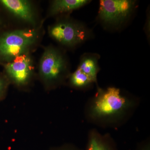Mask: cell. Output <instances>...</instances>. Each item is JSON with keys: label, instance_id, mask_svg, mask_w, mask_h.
<instances>
[{"label": "cell", "instance_id": "6", "mask_svg": "<svg viewBox=\"0 0 150 150\" xmlns=\"http://www.w3.org/2000/svg\"><path fill=\"white\" fill-rule=\"evenodd\" d=\"M6 72L15 83L21 85L27 83L32 72L31 60L28 56L22 54L5 66Z\"/></svg>", "mask_w": 150, "mask_h": 150}, {"label": "cell", "instance_id": "3", "mask_svg": "<svg viewBox=\"0 0 150 150\" xmlns=\"http://www.w3.org/2000/svg\"><path fill=\"white\" fill-rule=\"evenodd\" d=\"M134 6L133 1L102 0L100 2V18L108 24H119L129 17Z\"/></svg>", "mask_w": 150, "mask_h": 150}, {"label": "cell", "instance_id": "4", "mask_svg": "<svg viewBox=\"0 0 150 150\" xmlns=\"http://www.w3.org/2000/svg\"><path fill=\"white\" fill-rule=\"evenodd\" d=\"M126 105V100L121 96L119 89L109 88L97 98L93 111L98 116L110 115L121 111Z\"/></svg>", "mask_w": 150, "mask_h": 150}, {"label": "cell", "instance_id": "9", "mask_svg": "<svg viewBox=\"0 0 150 150\" xmlns=\"http://www.w3.org/2000/svg\"><path fill=\"white\" fill-rule=\"evenodd\" d=\"M78 69L96 81L97 74L98 71V63L96 57L94 55H85L81 60Z\"/></svg>", "mask_w": 150, "mask_h": 150}, {"label": "cell", "instance_id": "10", "mask_svg": "<svg viewBox=\"0 0 150 150\" xmlns=\"http://www.w3.org/2000/svg\"><path fill=\"white\" fill-rule=\"evenodd\" d=\"M71 82L73 86L79 88L83 87L94 82L91 78L78 68L71 76Z\"/></svg>", "mask_w": 150, "mask_h": 150}, {"label": "cell", "instance_id": "2", "mask_svg": "<svg viewBox=\"0 0 150 150\" xmlns=\"http://www.w3.org/2000/svg\"><path fill=\"white\" fill-rule=\"evenodd\" d=\"M51 37L58 42L68 46H74L83 42L88 33L81 25L72 22L64 21L58 23L49 29Z\"/></svg>", "mask_w": 150, "mask_h": 150}, {"label": "cell", "instance_id": "8", "mask_svg": "<svg viewBox=\"0 0 150 150\" xmlns=\"http://www.w3.org/2000/svg\"><path fill=\"white\" fill-rule=\"evenodd\" d=\"M88 0H57L53 2L51 13L56 14L76 9L88 4Z\"/></svg>", "mask_w": 150, "mask_h": 150}, {"label": "cell", "instance_id": "11", "mask_svg": "<svg viewBox=\"0 0 150 150\" xmlns=\"http://www.w3.org/2000/svg\"><path fill=\"white\" fill-rule=\"evenodd\" d=\"M87 150H110L96 137H92L89 142Z\"/></svg>", "mask_w": 150, "mask_h": 150}, {"label": "cell", "instance_id": "7", "mask_svg": "<svg viewBox=\"0 0 150 150\" xmlns=\"http://www.w3.org/2000/svg\"><path fill=\"white\" fill-rule=\"evenodd\" d=\"M0 4L15 15L31 24L35 23L31 6L27 1L21 0H1Z\"/></svg>", "mask_w": 150, "mask_h": 150}, {"label": "cell", "instance_id": "5", "mask_svg": "<svg viewBox=\"0 0 150 150\" xmlns=\"http://www.w3.org/2000/svg\"><path fill=\"white\" fill-rule=\"evenodd\" d=\"M66 62L59 52L48 48L43 53L40 60V72L44 80L52 81L60 77L66 69Z\"/></svg>", "mask_w": 150, "mask_h": 150}, {"label": "cell", "instance_id": "13", "mask_svg": "<svg viewBox=\"0 0 150 150\" xmlns=\"http://www.w3.org/2000/svg\"><path fill=\"white\" fill-rule=\"evenodd\" d=\"M0 24H1V22H0Z\"/></svg>", "mask_w": 150, "mask_h": 150}, {"label": "cell", "instance_id": "1", "mask_svg": "<svg viewBox=\"0 0 150 150\" xmlns=\"http://www.w3.org/2000/svg\"><path fill=\"white\" fill-rule=\"evenodd\" d=\"M32 30H20L6 33L0 36V58L11 60L23 54L36 39Z\"/></svg>", "mask_w": 150, "mask_h": 150}, {"label": "cell", "instance_id": "12", "mask_svg": "<svg viewBox=\"0 0 150 150\" xmlns=\"http://www.w3.org/2000/svg\"><path fill=\"white\" fill-rule=\"evenodd\" d=\"M6 84L4 79L0 76V99L1 98L5 89Z\"/></svg>", "mask_w": 150, "mask_h": 150}]
</instances>
